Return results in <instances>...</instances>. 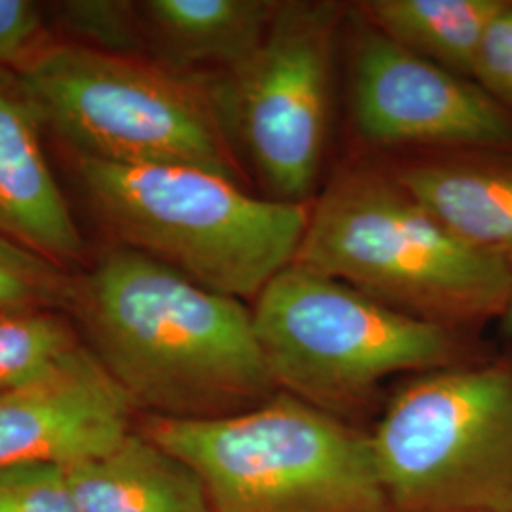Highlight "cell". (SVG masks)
I'll return each mask as SVG.
<instances>
[{"label": "cell", "instance_id": "cell-6", "mask_svg": "<svg viewBox=\"0 0 512 512\" xmlns=\"http://www.w3.org/2000/svg\"><path fill=\"white\" fill-rule=\"evenodd\" d=\"M143 433L196 473L213 512H391L368 431L281 391L215 420L148 416Z\"/></svg>", "mask_w": 512, "mask_h": 512}, {"label": "cell", "instance_id": "cell-4", "mask_svg": "<svg viewBox=\"0 0 512 512\" xmlns=\"http://www.w3.org/2000/svg\"><path fill=\"white\" fill-rule=\"evenodd\" d=\"M74 167L93 213L118 245L238 300H255L293 264L310 217V203L258 198L200 167L90 158H74Z\"/></svg>", "mask_w": 512, "mask_h": 512}, {"label": "cell", "instance_id": "cell-21", "mask_svg": "<svg viewBox=\"0 0 512 512\" xmlns=\"http://www.w3.org/2000/svg\"><path fill=\"white\" fill-rule=\"evenodd\" d=\"M473 78L512 114V0H505L482 40Z\"/></svg>", "mask_w": 512, "mask_h": 512}, {"label": "cell", "instance_id": "cell-22", "mask_svg": "<svg viewBox=\"0 0 512 512\" xmlns=\"http://www.w3.org/2000/svg\"><path fill=\"white\" fill-rule=\"evenodd\" d=\"M499 323H501V329H503V332H505L509 338H512V293L511 298H509V304H507V310H505V313L501 315Z\"/></svg>", "mask_w": 512, "mask_h": 512}, {"label": "cell", "instance_id": "cell-1", "mask_svg": "<svg viewBox=\"0 0 512 512\" xmlns=\"http://www.w3.org/2000/svg\"><path fill=\"white\" fill-rule=\"evenodd\" d=\"M69 313L133 408L154 418L215 420L279 393L253 311L128 247L76 275Z\"/></svg>", "mask_w": 512, "mask_h": 512}, {"label": "cell", "instance_id": "cell-18", "mask_svg": "<svg viewBox=\"0 0 512 512\" xmlns=\"http://www.w3.org/2000/svg\"><path fill=\"white\" fill-rule=\"evenodd\" d=\"M76 275L0 238V315L21 310L69 313Z\"/></svg>", "mask_w": 512, "mask_h": 512}, {"label": "cell", "instance_id": "cell-8", "mask_svg": "<svg viewBox=\"0 0 512 512\" xmlns=\"http://www.w3.org/2000/svg\"><path fill=\"white\" fill-rule=\"evenodd\" d=\"M349 10L334 0H283L260 50L222 78L224 107L241 156L270 200L317 196L329 137L336 42Z\"/></svg>", "mask_w": 512, "mask_h": 512}, {"label": "cell", "instance_id": "cell-17", "mask_svg": "<svg viewBox=\"0 0 512 512\" xmlns=\"http://www.w3.org/2000/svg\"><path fill=\"white\" fill-rule=\"evenodd\" d=\"M61 42L112 55H147L137 2L65 0L44 8Z\"/></svg>", "mask_w": 512, "mask_h": 512}, {"label": "cell", "instance_id": "cell-14", "mask_svg": "<svg viewBox=\"0 0 512 512\" xmlns=\"http://www.w3.org/2000/svg\"><path fill=\"white\" fill-rule=\"evenodd\" d=\"M67 471L80 512H213L196 473L143 431Z\"/></svg>", "mask_w": 512, "mask_h": 512}, {"label": "cell", "instance_id": "cell-9", "mask_svg": "<svg viewBox=\"0 0 512 512\" xmlns=\"http://www.w3.org/2000/svg\"><path fill=\"white\" fill-rule=\"evenodd\" d=\"M349 114L376 147L512 156V114L475 80L395 44L355 8Z\"/></svg>", "mask_w": 512, "mask_h": 512}, {"label": "cell", "instance_id": "cell-16", "mask_svg": "<svg viewBox=\"0 0 512 512\" xmlns=\"http://www.w3.org/2000/svg\"><path fill=\"white\" fill-rule=\"evenodd\" d=\"M82 346L61 310L0 315V393L35 384Z\"/></svg>", "mask_w": 512, "mask_h": 512}, {"label": "cell", "instance_id": "cell-13", "mask_svg": "<svg viewBox=\"0 0 512 512\" xmlns=\"http://www.w3.org/2000/svg\"><path fill=\"white\" fill-rule=\"evenodd\" d=\"M281 0L137 2L147 54L175 73L230 78L249 65Z\"/></svg>", "mask_w": 512, "mask_h": 512}, {"label": "cell", "instance_id": "cell-5", "mask_svg": "<svg viewBox=\"0 0 512 512\" xmlns=\"http://www.w3.org/2000/svg\"><path fill=\"white\" fill-rule=\"evenodd\" d=\"M253 302L277 391L357 427L389 378L473 359L465 332L410 317L296 264Z\"/></svg>", "mask_w": 512, "mask_h": 512}, {"label": "cell", "instance_id": "cell-10", "mask_svg": "<svg viewBox=\"0 0 512 512\" xmlns=\"http://www.w3.org/2000/svg\"><path fill=\"white\" fill-rule=\"evenodd\" d=\"M131 410L122 387L80 346L42 380L0 393V469L105 456L131 433Z\"/></svg>", "mask_w": 512, "mask_h": 512}, {"label": "cell", "instance_id": "cell-15", "mask_svg": "<svg viewBox=\"0 0 512 512\" xmlns=\"http://www.w3.org/2000/svg\"><path fill=\"white\" fill-rule=\"evenodd\" d=\"M505 0H368L355 12L376 31L446 71L475 80L482 40Z\"/></svg>", "mask_w": 512, "mask_h": 512}, {"label": "cell", "instance_id": "cell-2", "mask_svg": "<svg viewBox=\"0 0 512 512\" xmlns=\"http://www.w3.org/2000/svg\"><path fill=\"white\" fill-rule=\"evenodd\" d=\"M293 264L393 310L461 330L501 319L512 270L452 236L393 175L346 165L310 203Z\"/></svg>", "mask_w": 512, "mask_h": 512}, {"label": "cell", "instance_id": "cell-7", "mask_svg": "<svg viewBox=\"0 0 512 512\" xmlns=\"http://www.w3.org/2000/svg\"><path fill=\"white\" fill-rule=\"evenodd\" d=\"M368 437L391 512H512V361L412 376Z\"/></svg>", "mask_w": 512, "mask_h": 512}, {"label": "cell", "instance_id": "cell-3", "mask_svg": "<svg viewBox=\"0 0 512 512\" xmlns=\"http://www.w3.org/2000/svg\"><path fill=\"white\" fill-rule=\"evenodd\" d=\"M14 74L42 126L74 158L188 165L247 183L220 78L175 73L148 55L103 54L57 38Z\"/></svg>", "mask_w": 512, "mask_h": 512}, {"label": "cell", "instance_id": "cell-19", "mask_svg": "<svg viewBox=\"0 0 512 512\" xmlns=\"http://www.w3.org/2000/svg\"><path fill=\"white\" fill-rule=\"evenodd\" d=\"M0 512H80L67 465L42 461L0 469Z\"/></svg>", "mask_w": 512, "mask_h": 512}, {"label": "cell", "instance_id": "cell-12", "mask_svg": "<svg viewBox=\"0 0 512 512\" xmlns=\"http://www.w3.org/2000/svg\"><path fill=\"white\" fill-rule=\"evenodd\" d=\"M387 171L452 236L512 270V156L427 152Z\"/></svg>", "mask_w": 512, "mask_h": 512}, {"label": "cell", "instance_id": "cell-20", "mask_svg": "<svg viewBox=\"0 0 512 512\" xmlns=\"http://www.w3.org/2000/svg\"><path fill=\"white\" fill-rule=\"evenodd\" d=\"M54 40L48 33L40 4L31 0H0V69L18 71Z\"/></svg>", "mask_w": 512, "mask_h": 512}, {"label": "cell", "instance_id": "cell-11", "mask_svg": "<svg viewBox=\"0 0 512 512\" xmlns=\"http://www.w3.org/2000/svg\"><path fill=\"white\" fill-rule=\"evenodd\" d=\"M16 74L0 69V238L69 270L86 253Z\"/></svg>", "mask_w": 512, "mask_h": 512}]
</instances>
